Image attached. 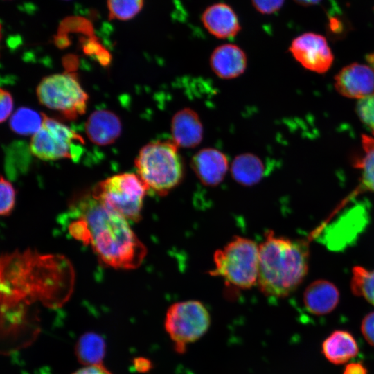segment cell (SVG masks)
Instances as JSON below:
<instances>
[{
  "label": "cell",
  "instance_id": "cell-1",
  "mask_svg": "<svg viewBox=\"0 0 374 374\" xmlns=\"http://www.w3.org/2000/svg\"><path fill=\"white\" fill-rule=\"evenodd\" d=\"M67 229L75 240L90 245L105 264L121 269H134L146 254L127 220L103 206L92 195L84 196L71 206Z\"/></svg>",
  "mask_w": 374,
  "mask_h": 374
},
{
  "label": "cell",
  "instance_id": "cell-2",
  "mask_svg": "<svg viewBox=\"0 0 374 374\" xmlns=\"http://www.w3.org/2000/svg\"><path fill=\"white\" fill-rule=\"evenodd\" d=\"M309 247L305 240L266 233L259 246L257 284L266 296L290 295L302 283L308 270Z\"/></svg>",
  "mask_w": 374,
  "mask_h": 374
},
{
  "label": "cell",
  "instance_id": "cell-3",
  "mask_svg": "<svg viewBox=\"0 0 374 374\" xmlns=\"http://www.w3.org/2000/svg\"><path fill=\"white\" fill-rule=\"evenodd\" d=\"M135 166L148 191L159 195H165L177 187L184 175L179 147L172 139L145 145L135 159Z\"/></svg>",
  "mask_w": 374,
  "mask_h": 374
},
{
  "label": "cell",
  "instance_id": "cell-4",
  "mask_svg": "<svg viewBox=\"0 0 374 374\" xmlns=\"http://www.w3.org/2000/svg\"><path fill=\"white\" fill-rule=\"evenodd\" d=\"M211 276L221 277L227 285L249 289L258 282L259 247L253 240L235 236L213 256Z\"/></svg>",
  "mask_w": 374,
  "mask_h": 374
},
{
  "label": "cell",
  "instance_id": "cell-5",
  "mask_svg": "<svg viewBox=\"0 0 374 374\" xmlns=\"http://www.w3.org/2000/svg\"><path fill=\"white\" fill-rule=\"evenodd\" d=\"M148 191L138 175L122 173L97 184L92 197L125 219L137 222L141 219L144 197Z\"/></svg>",
  "mask_w": 374,
  "mask_h": 374
},
{
  "label": "cell",
  "instance_id": "cell-6",
  "mask_svg": "<svg viewBox=\"0 0 374 374\" xmlns=\"http://www.w3.org/2000/svg\"><path fill=\"white\" fill-rule=\"evenodd\" d=\"M37 96L42 105L68 119L85 112L89 98L76 76L66 72L44 77L37 86Z\"/></svg>",
  "mask_w": 374,
  "mask_h": 374
},
{
  "label": "cell",
  "instance_id": "cell-7",
  "mask_svg": "<svg viewBox=\"0 0 374 374\" xmlns=\"http://www.w3.org/2000/svg\"><path fill=\"white\" fill-rule=\"evenodd\" d=\"M211 317L206 307L198 301L188 300L173 303L168 309L165 329L177 352L201 338L208 330Z\"/></svg>",
  "mask_w": 374,
  "mask_h": 374
},
{
  "label": "cell",
  "instance_id": "cell-8",
  "mask_svg": "<svg viewBox=\"0 0 374 374\" xmlns=\"http://www.w3.org/2000/svg\"><path fill=\"white\" fill-rule=\"evenodd\" d=\"M82 141L68 126L44 114L40 129L32 136L30 149L33 155L44 161L74 159L80 154L75 143Z\"/></svg>",
  "mask_w": 374,
  "mask_h": 374
},
{
  "label": "cell",
  "instance_id": "cell-9",
  "mask_svg": "<svg viewBox=\"0 0 374 374\" xmlns=\"http://www.w3.org/2000/svg\"><path fill=\"white\" fill-rule=\"evenodd\" d=\"M289 51L305 68L317 73L327 71L333 55L324 37L314 33H303L293 39Z\"/></svg>",
  "mask_w": 374,
  "mask_h": 374
},
{
  "label": "cell",
  "instance_id": "cell-10",
  "mask_svg": "<svg viewBox=\"0 0 374 374\" xmlns=\"http://www.w3.org/2000/svg\"><path fill=\"white\" fill-rule=\"evenodd\" d=\"M335 86L345 97L362 99L374 94V71L364 64H351L337 73Z\"/></svg>",
  "mask_w": 374,
  "mask_h": 374
},
{
  "label": "cell",
  "instance_id": "cell-11",
  "mask_svg": "<svg viewBox=\"0 0 374 374\" xmlns=\"http://www.w3.org/2000/svg\"><path fill=\"white\" fill-rule=\"evenodd\" d=\"M200 20L211 35L220 39H233L242 30L237 12L231 6L224 2L208 6L203 10Z\"/></svg>",
  "mask_w": 374,
  "mask_h": 374
},
{
  "label": "cell",
  "instance_id": "cell-12",
  "mask_svg": "<svg viewBox=\"0 0 374 374\" xmlns=\"http://www.w3.org/2000/svg\"><path fill=\"white\" fill-rule=\"evenodd\" d=\"M190 164L199 180L208 186L220 184L229 168L226 154L214 148L199 150L193 155Z\"/></svg>",
  "mask_w": 374,
  "mask_h": 374
},
{
  "label": "cell",
  "instance_id": "cell-13",
  "mask_svg": "<svg viewBox=\"0 0 374 374\" xmlns=\"http://www.w3.org/2000/svg\"><path fill=\"white\" fill-rule=\"evenodd\" d=\"M210 65L217 76L231 80L244 73L247 66V56L239 46L226 43L217 46L212 51Z\"/></svg>",
  "mask_w": 374,
  "mask_h": 374
},
{
  "label": "cell",
  "instance_id": "cell-14",
  "mask_svg": "<svg viewBox=\"0 0 374 374\" xmlns=\"http://www.w3.org/2000/svg\"><path fill=\"white\" fill-rule=\"evenodd\" d=\"M172 141L178 146L193 148L202 141L204 128L198 114L190 108L176 112L171 121Z\"/></svg>",
  "mask_w": 374,
  "mask_h": 374
},
{
  "label": "cell",
  "instance_id": "cell-15",
  "mask_svg": "<svg viewBox=\"0 0 374 374\" xmlns=\"http://www.w3.org/2000/svg\"><path fill=\"white\" fill-rule=\"evenodd\" d=\"M85 131L89 140L98 145L114 143L121 135L122 125L120 118L107 109H98L88 118Z\"/></svg>",
  "mask_w": 374,
  "mask_h": 374
},
{
  "label": "cell",
  "instance_id": "cell-16",
  "mask_svg": "<svg viewBox=\"0 0 374 374\" xmlns=\"http://www.w3.org/2000/svg\"><path fill=\"white\" fill-rule=\"evenodd\" d=\"M339 301V292L337 287L326 280L313 281L303 293L305 307L314 315H324L331 312Z\"/></svg>",
  "mask_w": 374,
  "mask_h": 374
},
{
  "label": "cell",
  "instance_id": "cell-17",
  "mask_svg": "<svg viewBox=\"0 0 374 374\" xmlns=\"http://www.w3.org/2000/svg\"><path fill=\"white\" fill-rule=\"evenodd\" d=\"M322 353L331 363L343 364L355 357L359 352L353 335L346 330L333 331L322 343Z\"/></svg>",
  "mask_w": 374,
  "mask_h": 374
},
{
  "label": "cell",
  "instance_id": "cell-18",
  "mask_svg": "<svg viewBox=\"0 0 374 374\" xmlns=\"http://www.w3.org/2000/svg\"><path fill=\"white\" fill-rule=\"evenodd\" d=\"M265 168L262 160L252 153L238 155L231 166L234 180L242 186H253L260 181L265 175Z\"/></svg>",
  "mask_w": 374,
  "mask_h": 374
},
{
  "label": "cell",
  "instance_id": "cell-19",
  "mask_svg": "<svg viewBox=\"0 0 374 374\" xmlns=\"http://www.w3.org/2000/svg\"><path fill=\"white\" fill-rule=\"evenodd\" d=\"M104 339L93 332L82 335L75 345V354L78 361L84 366L102 364L105 355Z\"/></svg>",
  "mask_w": 374,
  "mask_h": 374
},
{
  "label": "cell",
  "instance_id": "cell-20",
  "mask_svg": "<svg viewBox=\"0 0 374 374\" xmlns=\"http://www.w3.org/2000/svg\"><path fill=\"white\" fill-rule=\"evenodd\" d=\"M362 145L364 154L355 161L354 165L361 171V188L374 191V139L364 134Z\"/></svg>",
  "mask_w": 374,
  "mask_h": 374
},
{
  "label": "cell",
  "instance_id": "cell-21",
  "mask_svg": "<svg viewBox=\"0 0 374 374\" xmlns=\"http://www.w3.org/2000/svg\"><path fill=\"white\" fill-rule=\"evenodd\" d=\"M43 121L44 114L28 107H20L11 116L10 126L18 134L33 135L40 129Z\"/></svg>",
  "mask_w": 374,
  "mask_h": 374
},
{
  "label": "cell",
  "instance_id": "cell-22",
  "mask_svg": "<svg viewBox=\"0 0 374 374\" xmlns=\"http://www.w3.org/2000/svg\"><path fill=\"white\" fill-rule=\"evenodd\" d=\"M353 293L364 297L374 305V270H368L362 267L356 266L353 269L350 280Z\"/></svg>",
  "mask_w": 374,
  "mask_h": 374
},
{
  "label": "cell",
  "instance_id": "cell-23",
  "mask_svg": "<svg viewBox=\"0 0 374 374\" xmlns=\"http://www.w3.org/2000/svg\"><path fill=\"white\" fill-rule=\"evenodd\" d=\"M143 6L144 0H107L110 19H132L142 10Z\"/></svg>",
  "mask_w": 374,
  "mask_h": 374
},
{
  "label": "cell",
  "instance_id": "cell-24",
  "mask_svg": "<svg viewBox=\"0 0 374 374\" xmlns=\"http://www.w3.org/2000/svg\"><path fill=\"white\" fill-rule=\"evenodd\" d=\"M356 112L362 123L374 135V94L359 100Z\"/></svg>",
  "mask_w": 374,
  "mask_h": 374
},
{
  "label": "cell",
  "instance_id": "cell-25",
  "mask_svg": "<svg viewBox=\"0 0 374 374\" xmlns=\"http://www.w3.org/2000/svg\"><path fill=\"white\" fill-rule=\"evenodd\" d=\"M0 213L8 215L12 211L15 203V190L10 181L1 177L0 184Z\"/></svg>",
  "mask_w": 374,
  "mask_h": 374
},
{
  "label": "cell",
  "instance_id": "cell-26",
  "mask_svg": "<svg viewBox=\"0 0 374 374\" xmlns=\"http://www.w3.org/2000/svg\"><path fill=\"white\" fill-rule=\"evenodd\" d=\"M254 9L262 15H271L278 12L285 0H251Z\"/></svg>",
  "mask_w": 374,
  "mask_h": 374
},
{
  "label": "cell",
  "instance_id": "cell-27",
  "mask_svg": "<svg viewBox=\"0 0 374 374\" xmlns=\"http://www.w3.org/2000/svg\"><path fill=\"white\" fill-rule=\"evenodd\" d=\"M0 121L3 123L12 114L13 99L10 93L2 88L0 91Z\"/></svg>",
  "mask_w": 374,
  "mask_h": 374
},
{
  "label": "cell",
  "instance_id": "cell-28",
  "mask_svg": "<svg viewBox=\"0 0 374 374\" xmlns=\"http://www.w3.org/2000/svg\"><path fill=\"white\" fill-rule=\"evenodd\" d=\"M361 331L366 341L374 346V311L366 314L363 319Z\"/></svg>",
  "mask_w": 374,
  "mask_h": 374
},
{
  "label": "cell",
  "instance_id": "cell-29",
  "mask_svg": "<svg viewBox=\"0 0 374 374\" xmlns=\"http://www.w3.org/2000/svg\"><path fill=\"white\" fill-rule=\"evenodd\" d=\"M73 374H112L102 364L84 366V367L77 370Z\"/></svg>",
  "mask_w": 374,
  "mask_h": 374
},
{
  "label": "cell",
  "instance_id": "cell-30",
  "mask_svg": "<svg viewBox=\"0 0 374 374\" xmlns=\"http://www.w3.org/2000/svg\"><path fill=\"white\" fill-rule=\"evenodd\" d=\"M343 374H367V369L362 362H351L346 366Z\"/></svg>",
  "mask_w": 374,
  "mask_h": 374
},
{
  "label": "cell",
  "instance_id": "cell-31",
  "mask_svg": "<svg viewBox=\"0 0 374 374\" xmlns=\"http://www.w3.org/2000/svg\"><path fill=\"white\" fill-rule=\"evenodd\" d=\"M134 366L137 371L143 373L150 368V362L145 358L137 357L134 359Z\"/></svg>",
  "mask_w": 374,
  "mask_h": 374
},
{
  "label": "cell",
  "instance_id": "cell-32",
  "mask_svg": "<svg viewBox=\"0 0 374 374\" xmlns=\"http://www.w3.org/2000/svg\"><path fill=\"white\" fill-rule=\"evenodd\" d=\"M296 3L301 6H312L319 3L321 0H294Z\"/></svg>",
  "mask_w": 374,
  "mask_h": 374
},
{
  "label": "cell",
  "instance_id": "cell-33",
  "mask_svg": "<svg viewBox=\"0 0 374 374\" xmlns=\"http://www.w3.org/2000/svg\"><path fill=\"white\" fill-rule=\"evenodd\" d=\"M366 60L374 71V52L366 56Z\"/></svg>",
  "mask_w": 374,
  "mask_h": 374
},
{
  "label": "cell",
  "instance_id": "cell-34",
  "mask_svg": "<svg viewBox=\"0 0 374 374\" xmlns=\"http://www.w3.org/2000/svg\"><path fill=\"white\" fill-rule=\"evenodd\" d=\"M64 1H69V0H64Z\"/></svg>",
  "mask_w": 374,
  "mask_h": 374
}]
</instances>
